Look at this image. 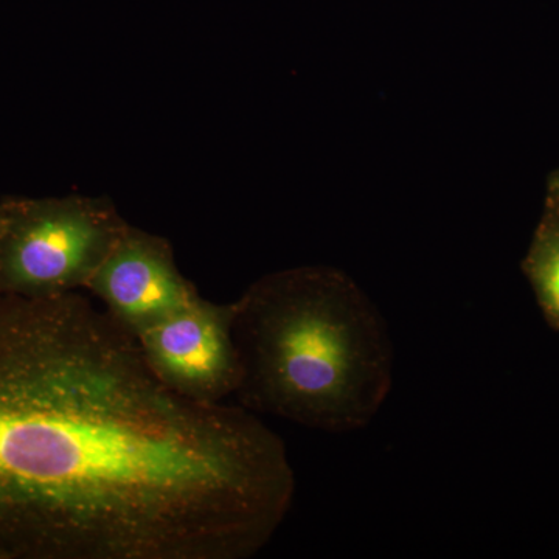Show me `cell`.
I'll use <instances>...</instances> for the list:
<instances>
[{"mask_svg":"<svg viewBox=\"0 0 559 559\" xmlns=\"http://www.w3.org/2000/svg\"><path fill=\"white\" fill-rule=\"evenodd\" d=\"M84 289L134 337L201 297L180 274L170 241L132 226L127 227Z\"/></svg>","mask_w":559,"mask_h":559,"instance_id":"obj_5","label":"cell"},{"mask_svg":"<svg viewBox=\"0 0 559 559\" xmlns=\"http://www.w3.org/2000/svg\"><path fill=\"white\" fill-rule=\"evenodd\" d=\"M524 272L544 318L559 331V215L551 213L540 223L524 261Z\"/></svg>","mask_w":559,"mask_h":559,"instance_id":"obj_6","label":"cell"},{"mask_svg":"<svg viewBox=\"0 0 559 559\" xmlns=\"http://www.w3.org/2000/svg\"><path fill=\"white\" fill-rule=\"evenodd\" d=\"M294 492L277 433L173 392L79 290L0 294V559H249Z\"/></svg>","mask_w":559,"mask_h":559,"instance_id":"obj_1","label":"cell"},{"mask_svg":"<svg viewBox=\"0 0 559 559\" xmlns=\"http://www.w3.org/2000/svg\"><path fill=\"white\" fill-rule=\"evenodd\" d=\"M234 304L198 299L135 340L153 373L168 389L198 403L237 395L241 360L234 334Z\"/></svg>","mask_w":559,"mask_h":559,"instance_id":"obj_4","label":"cell"},{"mask_svg":"<svg viewBox=\"0 0 559 559\" xmlns=\"http://www.w3.org/2000/svg\"><path fill=\"white\" fill-rule=\"evenodd\" d=\"M128 226L100 198L0 202V294L51 297L86 288Z\"/></svg>","mask_w":559,"mask_h":559,"instance_id":"obj_3","label":"cell"},{"mask_svg":"<svg viewBox=\"0 0 559 559\" xmlns=\"http://www.w3.org/2000/svg\"><path fill=\"white\" fill-rule=\"evenodd\" d=\"M550 193H551V197H554V200H555V202H557L558 207H559V173L557 176H555L554 179H551Z\"/></svg>","mask_w":559,"mask_h":559,"instance_id":"obj_7","label":"cell"},{"mask_svg":"<svg viewBox=\"0 0 559 559\" xmlns=\"http://www.w3.org/2000/svg\"><path fill=\"white\" fill-rule=\"evenodd\" d=\"M240 406L305 428H366L388 400L393 345L373 304L337 272L261 278L235 301Z\"/></svg>","mask_w":559,"mask_h":559,"instance_id":"obj_2","label":"cell"}]
</instances>
